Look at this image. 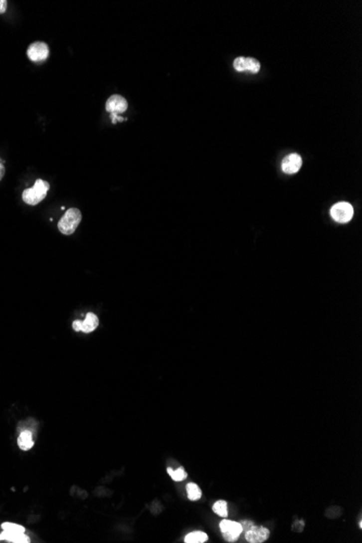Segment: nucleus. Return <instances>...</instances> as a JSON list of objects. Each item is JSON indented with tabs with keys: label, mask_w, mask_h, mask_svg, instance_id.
Returning <instances> with one entry per match:
<instances>
[{
	"label": "nucleus",
	"mask_w": 362,
	"mask_h": 543,
	"mask_svg": "<svg viewBox=\"0 0 362 543\" xmlns=\"http://www.w3.org/2000/svg\"><path fill=\"white\" fill-rule=\"evenodd\" d=\"M50 189V185L47 181H43L41 179H38L35 182L33 188L26 189L22 194L23 201L28 205H37L39 204L43 198L46 197L47 192Z\"/></svg>",
	"instance_id": "nucleus-1"
},
{
	"label": "nucleus",
	"mask_w": 362,
	"mask_h": 543,
	"mask_svg": "<svg viewBox=\"0 0 362 543\" xmlns=\"http://www.w3.org/2000/svg\"><path fill=\"white\" fill-rule=\"evenodd\" d=\"M82 220V213L78 208H70L67 211H65L64 216L61 218L58 228L61 233L65 235H71L75 232V230L77 229L78 224Z\"/></svg>",
	"instance_id": "nucleus-2"
},
{
	"label": "nucleus",
	"mask_w": 362,
	"mask_h": 543,
	"mask_svg": "<svg viewBox=\"0 0 362 543\" xmlns=\"http://www.w3.org/2000/svg\"><path fill=\"white\" fill-rule=\"evenodd\" d=\"M331 216L335 221L340 223H346L352 220L354 216V207L347 202L336 203L331 208Z\"/></svg>",
	"instance_id": "nucleus-3"
},
{
	"label": "nucleus",
	"mask_w": 362,
	"mask_h": 543,
	"mask_svg": "<svg viewBox=\"0 0 362 543\" xmlns=\"http://www.w3.org/2000/svg\"><path fill=\"white\" fill-rule=\"evenodd\" d=\"M220 530L223 538L228 542H235L243 532V527L240 523L223 520L220 523Z\"/></svg>",
	"instance_id": "nucleus-4"
},
{
	"label": "nucleus",
	"mask_w": 362,
	"mask_h": 543,
	"mask_svg": "<svg viewBox=\"0 0 362 543\" xmlns=\"http://www.w3.org/2000/svg\"><path fill=\"white\" fill-rule=\"evenodd\" d=\"M49 55V48L46 42L42 41H36L33 42L32 45H29L27 49V57L30 61L39 63V62L45 61Z\"/></svg>",
	"instance_id": "nucleus-5"
},
{
	"label": "nucleus",
	"mask_w": 362,
	"mask_h": 543,
	"mask_svg": "<svg viewBox=\"0 0 362 543\" xmlns=\"http://www.w3.org/2000/svg\"><path fill=\"white\" fill-rule=\"evenodd\" d=\"M233 67L238 72L248 71L252 74H257L260 71V63L253 58L239 57L233 61Z\"/></svg>",
	"instance_id": "nucleus-6"
},
{
	"label": "nucleus",
	"mask_w": 362,
	"mask_h": 543,
	"mask_svg": "<svg viewBox=\"0 0 362 543\" xmlns=\"http://www.w3.org/2000/svg\"><path fill=\"white\" fill-rule=\"evenodd\" d=\"M127 108H128V103L126 101V99L120 95L111 96L108 99L107 104H105V110L110 112L111 114L124 113V112L127 111Z\"/></svg>",
	"instance_id": "nucleus-7"
},
{
	"label": "nucleus",
	"mask_w": 362,
	"mask_h": 543,
	"mask_svg": "<svg viewBox=\"0 0 362 543\" xmlns=\"http://www.w3.org/2000/svg\"><path fill=\"white\" fill-rule=\"evenodd\" d=\"M269 530L263 526L252 525L246 530L245 538L249 543H261L269 538Z\"/></svg>",
	"instance_id": "nucleus-8"
},
{
	"label": "nucleus",
	"mask_w": 362,
	"mask_h": 543,
	"mask_svg": "<svg viewBox=\"0 0 362 543\" xmlns=\"http://www.w3.org/2000/svg\"><path fill=\"white\" fill-rule=\"evenodd\" d=\"M303 165V160L296 153H292L282 161V171L288 175L296 174Z\"/></svg>",
	"instance_id": "nucleus-9"
},
{
	"label": "nucleus",
	"mask_w": 362,
	"mask_h": 543,
	"mask_svg": "<svg viewBox=\"0 0 362 543\" xmlns=\"http://www.w3.org/2000/svg\"><path fill=\"white\" fill-rule=\"evenodd\" d=\"M0 540H7L9 542L14 543H28L29 538L24 533H15V532H9V530H3L0 534Z\"/></svg>",
	"instance_id": "nucleus-10"
},
{
	"label": "nucleus",
	"mask_w": 362,
	"mask_h": 543,
	"mask_svg": "<svg viewBox=\"0 0 362 543\" xmlns=\"http://www.w3.org/2000/svg\"><path fill=\"white\" fill-rule=\"evenodd\" d=\"M17 445L18 447H20L21 450H24V451H27L29 450V449H32L34 446L32 433L28 432V430H24V432H22L17 438Z\"/></svg>",
	"instance_id": "nucleus-11"
},
{
	"label": "nucleus",
	"mask_w": 362,
	"mask_h": 543,
	"mask_svg": "<svg viewBox=\"0 0 362 543\" xmlns=\"http://www.w3.org/2000/svg\"><path fill=\"white\" fill-rule=\"evenodd\" d=\"M99 319L95 314H87L85 320L82 321V330L84 333H90L92 331H95L98 328Z\"/></svg>",
	"instance_id": "nucleus-12"
},
{
	"label": "nucleus",
	"mask_w": 362,
	"mask_h": 543,
	"mask_svg": "<svg viewBox=\"0 0 362 543\" xmlns=\"http://www.w3.org/2000/svg\"><path fill=\"white\" fill-rule=\"evenodd\" d=\"M208 536L203 532H194L191 533L184 538V542L186 543H203L207 541Z\"/></svg>",
	"instance_id": "nucleus-13"
},
{
	"label": "nucleus",
	"mask_w": 362,
	"mask_h": 543,
	"mask_svg": "<svg viewBox=\"0 0 362 543\" xmlns=\"http://www.w3.org/2000/svg\"><path fill=\"white\" fill-rule=\"evenodd\" d=\"M186 492H188V498L191 501H197L202 497L201 489H199V487L194 483L188 484V486H186Z\"/></svg>",
	"instance_id": "nucleus-14"
},
{
	"label": "nucleus",
	"mask_w": 362,
	"mask_h": 543,
	"mask_svg": "<svg viewBox=\"0 0 362 543\" xmlns=\"http://www.w3.org/2000/svg\"><path fill=\"white\" fill-rule=\"evenodd\" d=\"M213 511L215 512L217 515H219L221 517H227L228 516V504H227V502L223 501V500L217 501L214 504Z\"/></svg>",
	"instance_id": "nucleus-15"
},
{
	"label": "nucleus",
	"mask_w": 362,
	"mask_h": 543,
	"mask_svg": "<svg viewBox=\"0 0 362 543\" xmlns=\"http://www.w3.org/2000/svg\"><path fill=\"white\" fill-rule=\"evenodd\" d=\"M167 473L170 474V476L175 480V482H181V480H183L186 478V476H188V474H186V472L184 471V469H182V467H180V469L174 471L172 469H167Z\"/></svg>",
	"instance_id": "nucleus-16"
},
{
	"label": "nucleus",
	"mask_w": 362,
	"mask_h": 543,
	"mask_svg": "<svg viewBox=\"0 0 362 543\" xmlns=\"http://www.w3.org/2000/svg\"><path fill=\"white\" fill-rule=\"evenodd\" d=\"M1 528L3 530H9V532H15V533H25V528L21 525H17L14 523H3L1 525Z\"/></svg>",
	"instance_id": "nucleus-17"
},
{
	"label": "nucleus",
	"mask_w": 362,
	"mask_h": 543,
	"mask_svg": "<svg viewBox=\"0 0 362 543\" xmlns=\"http://www.w3.org/2000/svg\"><path fill=\"white\" fill-rule=\"evenodd\" d=\"M8 8V1L7 0H0V14H2Z\"/></svg>",
	"instance_id": "nucleus-18"
},
{
	"label": "nucleus",
	"mask_w": 362,
	"mask_h": 543,
	"mask_svg": "<svg viewBox=\"0 0 362 543\" xmlns=\"http://www.w3.org/2000/svg\"><path fill=\"white\" fill-rule=\"evenodd\" d=\"M305 527V523L304 522H296L294 523V525H293V529L296 530V532H302L303 528Z\"/></svg>",
	"instance_id": "nucleus-19"
},
{
	"label": "nucleus",
	"mask_w": 362,
	"mask_h": 543,
	"mask_svg": "<svg viewBox=\"0 0 362 543\" xmlns=\"http://www.w3.org/2000/svg\"><path fill=\"white\" fill-rule=\"evenodd\" d=\"M111 118H112V122H113V124H116V122H123V121H126V118H123V117H120L117 114H111Z\"/></svg>",
	"instance_id": "nucleus-20"
},
{
	"label": "nucleus",
	"mask_w": 362,
	"mask_h": 543,
	"mask_svg": "<svg viewBox=\"0 0 362 543\" xmlns=\"http://www.w3.org/2000/svg\"><path fill=\"white\" fill-rule=\"evenodd\" d=\"M73 329L74 331H76V332H78V331L82 330V321L79 320H76L73 322Z\"/></svg>",
	"instance_id": "nucleus-21"
},
{
	"label": "nucleus",
	"mask_w": 362,
	"mask_h": 543,
	"mask_svg": "<svg viewBox=\"0 0 362 543\" xmlns=\"http://www.w3.org/2000/svg\"><path fill=\"white\" fill-rule=\"evenodd\" d=\"M4 173H5V170H4L3 163H0V180H1V179L3 178Z\"/></svg>",
	"instance_id": "nucleus-22"
},
{
	"label": "nucleus",
	"mask_w": 362,
	"mask_h": 543,
	"mask_svg": "<svg viewBox=\"0 0 362 543\" xmlns=\"http://www.w3.org/2000/svg\"><path fill=\"white\" fill-rule=\"evenodd\" d=\"M0 163H3V161L1 159H0Z\"/></svg>",
	"instance_id": "nucleus-23"
}]
</instances>
